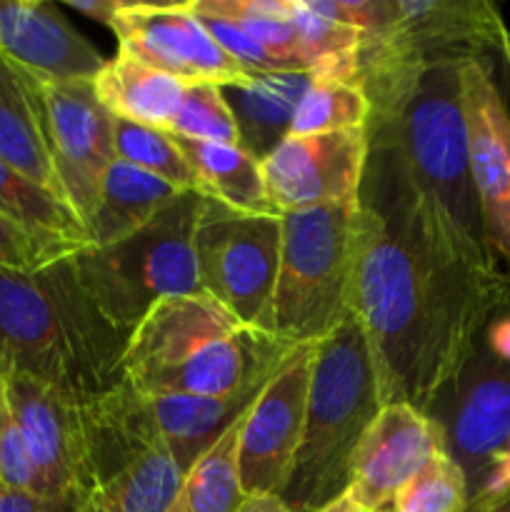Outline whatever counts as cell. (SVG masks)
<instances>
[{"mask_svg": "<svg viewBox=\"0 0 510 512\" xmlns=\"http://www.w3.org/2000/svg\"><path fill=\"white\" fill-rule=\"evenodd\" d=\"M508 303V278L443 263L360 200L350 235V318L363 333L380 405L408 403L433 415Z\"/></svg>", "mask_w": 510, "mask_h": 512, "instance_id": "obj_1", "label": "cell"}, {"mask_svg": "<svg viewBox=\"0 0 510 512\" xmlns=\"http://www.w3.org/2000/svg\"><path fill=\"white\" fill-rule=\"evenodd\" d=\"M370 153L385 160L390 198H360L403 225L443 263L505 278L485 245L470 173L460 65H433L368 85Z\"/></svg>", "mask_w": 510, "mask_h": 512, "instance_id": "obj_2", "label": "cell"}, {"mask_svg": "<svg viewBox=\"0 0 510 512\" xmlns=\"http://www.w3.org/2000/svg\"><path fill=\"white\" fill-rule=\"evenodd\" d=\"M208 293L163 298L125 340L120 380L140 395L228 398L258 393L290 355Z\"/></svg>", "mask_w": 510, "mask_h": 512, "instance_id": "obj_3", "label": "cell"}, {"mask_svg": "<svg viewBox=\"0 0 510 512\" xmlns=\"http://www.w3.org/2000/svg\"><path fill=\"white\" fill-rule=\"evenodd\" d=\"M68 258L38 270L0 268V360L8 373L93 400L120 383L128 338L93 308Z\"/></svg>", "mask_w": 510, "mask_h": 512, "instance_id": "obj_4", "label": "cell"}, {"mask_svg": "<svg viewBox=\"0 0 510 512\" xmlns=\"http://www.w3.org/2000/svg\"><path fill=\"white\" fill-rule=\"evenodd\" d=\"M378 410L368 348L350 318L315 345L303 440L280 495L285 505L295 512H318L345 493L353 450Z\"/></svg>", "mask_w": 510, "mask_h": 512, "instance_id": "obj_5", "label": "cell"}, {"mask_svg": "<svg viewBox=\"0 0 510 512\" xmlns=\"http://www.w3.org/2000/svg\"><path fill=\"white\" fill-rule=\"evenodd\" d=\"M200 203L203 195L183 193L130 238L68 258L93 308L125 338L158 300L205 293L193 248Z\"/></svg>", "mask_w": 510, "mask_h": 512, "instance_id": "obj_6", "label": "cell"}, {"mask_svg": "<svg viewBox=\"0 0 510 512\" xmlns=\"http://www.w3.org/2000/svg\"><path fill=\"white\" fill-rule=\"evenodd\" d=\"M360 198L280 213L283 245L268 333L290 348L318 345L350 320V235Z\"/></svg>", "mask_w": 510, "mask_h": 512, "instance_id": "obj_7", "label": "cell"}, {"mask_svg": "<svg viewBox=\"0 0 510 512\" xmlns=\"http://www.w3.org/2000/svg\"><path fill=\"white\" fill-rule=\"evenodd\" d=\"M498 8L485 0H380V18L363 35L360 83L418 73L433 65L488 60L508 40Z\"/></svg>", "mask_w": 510, "mask_h": 512, "instance_id": "obj_8", "label": "cell"}, {"mask_svg": "<svg viewBox=\"0 0 510 512\" xmlns=\"http://www.w3.org/2000/svg\"><path fill=\"white\" fill-rule=\"evenodd\" d=\"M283 245L278 215L235 213L203 198L193 248L200 285L240 323L268 333Z\"/></svg>", "mask_w": 510, "mask_h": 512, "instance_id": "obj_9", "label": "cell"}, {"mask_svg": "<svg viewBox=\"0 0 510 512\" xmlns=\"http://www.w3.org/2000/svg\"><path fill=\"white\" fill-rule=\"evenodd\" d=\"M10 418L18 425L43 498L85 503L95 488V440L88 403L23 373H8Z\"/></svg>", "mask_w": 510, "mask_h": 512, "instance_id": "obj_10", "label": "cell"}, {"mask_svg": "<svg viewBox=\"0 0 510 512\" xmlns=\"http://www.w3.org/2000/svg\"><path fill=\"white\" fill-rule=\"evenodd\" d=\"M315 345L290 350L245 413L238 435V478L248 495H283L305 428Z\"/></svg>", "mask_w": 510, "mask_h": 512, "instance_id": "obj_11", "label": "cell"}, {"mask_svg": "<svg viewBox=\"0 0 510 512\" xmlns=\"http://www.w3.org/2000/svg\"><path fill=\"white\" fill-rule=\"evenodd\" d=\"M50 158L60 193L88 230L103 180L115 163L113 115L93 93V80L38 85Z\"/></svg>", "mask_w": 510, "mask_h": 512, "instance_id": "obj_12", "label": "cell"}, {"mask_svg": "<svg viewBox=\"0 0 510 512\" xmlns=\"http://www.w3.org/2000/svg\"><path fill=\"white\" fill-rule=\"evenodd\" d=\"M108 30L118 38L120 53L188 85L243 88L253 80L248 70L215 45L188 3L158 5L123 0Z\"/></svg>", "mask_w": 510, "mask_h": 512, "instance_id": "obj_13", "label": "cell"}, {"mask_svg": "<svg viewBox=\"0 0 510 512\" xmlns=\"http://www.w3.org/2000/svg\"><path fill=\"white\" fill-rule=\"evenodd\" d=\"M368 158V128L288 135L263 160L270 203L290 213L358 200Z\"/></svg>", "mask_w": 510, "mask_h": 512, "instance_id": "obj_14", "label": "cell"}, {"mask_svg": "<svg viewBox=\"0 0 510 512\" xmlns=\"http://www.w3.org/2000/svg\"><path fill=\"white\" fill-rule=\"evenodd\" d=\"M460 103L485 245L510 280V115L485 60L460 65Z\"/></svg>", "mask_w": 510, "mask_h": 512, "instance_id": "obj_15", "label": "cell"}, {"mask_svg": "<svg viewBox=\"0 0 510 512\" xmlns=\"http://www.w3.org/2000/svg\"><path fill=\"white\" fill-rule=\"evenodd\" d=\"M445 448L443 425L408 403L380 405L348 468V495L358 512H390L400 490Z\"/></svg>", "mask_w": 510, "mask_h": 512, "instance_id": "obj_16", "label": "cell"}, {"mask_svg": "<svg viewBox=\"0 0 510 512\" xmlns=\"http://www.w3.org/2000/svg\"><path fill=\"white\" fill-rule=\"evenodd\" d=\"M0 58L38 85L93 80L105 58L45 0H0Z\"/></svg>", "mask_w": 510, "mask_h": 512, "instance_id": "obj_17", "label": "cell"}, {"mask_svg": "<svg viewBox=\"0 0 510 512\" xmlns=\"http://www.w3.org/2000/svg\"><path fill=\"white\" fill-rule=\"evenodd\" d=\"M450 388L453 403L438 423L470 488L510 440V365L475 350Z\"/></svg>", "mask_w": 510, "mask_h": 512, "instance_id": "obj_18", "label": "cell"}, {"mask_svg": "<svg viewBox=\"0 0 510 512\" xmlns=\"http://www.w3.org/2000/svg\"><path fill=\"white\" fill-rule=\"evenodd\" d=\"M125 390L140 423L170 450L185 473L223 438L225 430L253 405L260 393L258 390V393H238L228 398H190V395H140L128 385Z\"/></svg>", "mask_w": 510, "mask_h": 512, "instance_id": "obj_19", "label": "cell"}, {"mask_svg": "<svg viewBox=\"0 0 510 512\" xmlns=\"http://www.w3.org/2000/svg\"><path fill=\"white\" fill-rule=\"evenodd\" d=\"M0 158L35 185L63 198L50 158L38 83L5 58H0Z\"/></svg>", "mask_w": 510, "mask_h": 512, "instance_id": "obj_20", "label": "cell"}, {"mask_svg": "<svg viewBox=\"0 0 510 512\" xmlns=\"http://www.w3.org/2000/svg\"><path fill=\"white\" fill-rule=\"evenodd\" d=\"M183 80L120 53L105 60L93 78V93L115 120L168 130L183 103Z\"/></svg>", "mask_w": 510, "mask_h": 512, "instance_id": "obj_21", "label": "cell"}, {"mask_svg": "<svg viewBox=\"0 0 510 512\" xmlns=\"http://www.w3.org/2000/svg\"><path fill=\"white\" fill-rule=\"evenodd\" d=\"M183 193L185 190L173 188L158 175L115 160L105 175L100 200L88 223L90 245L105 248V245L130 238L153 223Z\"/></svg>", "mask_w": 510, "mask_h": 512, "instance_id": "obj_22", "label": "cell"}, {"mask_svg": "<svg viewBox=\"0 0 510 512\" xmlns=\"http://www.w3.org/2000/svg\"><path fill=\"white\" fill-rule=\"evenodd\" d=\"M185 160L198 180V193L235 213L278 215L268 198L263 163L243 145L198 143L175 135Z\"/></svg>", "mask_w": 510, "mask_h": 512, "instance_id": "obj_23", "label": "cell"}, {"mask_svg": "<svg viewBox=\"0 0 510 512\" xmlns=\"http://www.w3.org/2000/svg\"><path fill=\"white\" fill-rule=\"evenodd\" d=\"M313 73L253 75L243 88H223L240 130V145L260 163L288 138L295 108Z\"/></svg>", "mask_w": 510, "mask_h": 512, "instance_id": "obj_24", "label": "cell"}, {"mask_svg": "<svg viewBox=\"0 0 510 512\" xmlns=\"http://www.w3.org/2000/svg\"><path fill=\"white\" fill-rule=\"evenodd\" d=\"M0 213L50 243L68 245L73 250L90 245L88 230L73 208L63 198L25 178L3 158H0Z\"/></svg>", "mask_w": 510, "mask_h": 512, "instance_id": "obj_25", "label": "cell"}, {"mask_svg": "<svg viewBox=\"0 0 510 512\" xmlns=\"http://www.w3.org/2000/svg\"><path fill=\"white\" fill-rule=\"evenodd\" d=\"M245 413L185 473L173 503L165 512H238L245 500L238 478V435Z\"/></svg>", "mask_w": 510, "mask_h": 512, "instance_id": "obj_26", "label": "cell"}, {"mask_svg": "<svg viewBox=\"0 0 510 512\" xmlns=\"http://www.w3.org/2000/svg\"><path fill=\"white\" fill-rule=\"evenodd\" d=\"M373 103L360 78L310 75V83L295 108L288 135H315L330 130L368 128Z\"/></svg>", "mask_w": 510, "mask_h": 512, "instance_id": "obj_27", "label": "cell"}, {"mask_svg": "<svg viewBox=\"0 0 510 512\" xmlns=\"http://www.w3.org/2000/svg\"><path fill=\"white\" fill-rule=\"evenodd\" d=\"M208 3L218 13L235 20L285 70L310 73L298 30L290 20L288 0H208Z\"/></svg>", "mask_w": 510, "mask_h": 512, "instance_id": "obj_28", "label": "cell"}, {"mask_svg": "<svg viewBox=\"0 0 510 512\" xmlns=\"http://www.w3.org/2000/svg\"><path fill=\"white\" fill-rule=\"evenodd\" d=\"M115 158L135 165L150 175L170 183L185 193H198V180L193 168L185 160L183 150L175 143V135L168 130L148 128V125L125 123L113 118ZM200 195V193H198Z\"/></svg>", "mask_w": 510, "mask_h": 512, "instance_id": "obj_29", "label": "cell"}, {"mask_svg": "<svg viewBox=\"0 0 510 512\" xmlns=\"http://www.w3.org/2000/svg\"><path fill=\"white\" fill-rule=\"evenodd\" d=\"M170 133L198 143L240 145L238 120L223 88L213 83L185 85L183 103L175 113Z\"/></svg>", "mask_w": 510, "mask_h": 512, "instance_id": "obj_30", "label": "cell"}, {"mask_svg": "<svg viewBox=\"0 0 510 512\" xmlns=\"http://www.w3.org/2000/svg\"><path fill=\"white\" fill-rule=\"evenodd\" d=\"M470 488L463 468L440 453L393 500L390 512H465Z\"/></svg>", "mask_w": 510, "mask_h": 512, "instance_id": "obj_31", "label": "cell"}, {"mask_svg": "<svg viewBox=\"0 0 510 512\" xmlns=\"http://www.w3.org/2000/svg\"><path fill=\"white\" fill-rule=\"evenodd\" d=\"M190 10H193L195 18L200 20L205 30H208L210 38L215 40L220 50L228 55L230 60L240 65L243 70H248L250 75H265V73H293V70H285L278 60L270 53H265L243 28H240L235 20H230L228 15L218 13L208 0H188Z\"/></svg>", "mask_w": 510, "mask_h": 512, "instance_id": "obj_32", "label": "cell"}, {"mask_svg": "<svg viewBox=\"0 0 510 512\" xmlns=\"http://www.w3.org/2000/svg\"><path fill=\"white\" fill-rule=\"evenodd\" d=\"M73 253H78V250L38 238L23 225L10 220L5 213H0V268L38 270Z\"/></svg>", "mask_w": 510, "mask_h": 512, "instance_id": "obj_33", "label": "cell"}, {"mask_svg": "<svg viewBox=\"0 0 510 512\" xmlns=\"http://www.w3.org/2000/svg\"><path fill=\"white\" fill-rule=\"evenodd\" d=\"M0 485L8 490L40 495L38 470H35L33 455H30L28 445H25L13 418L0 430Z\"/></svg>", "mask_w": 510, "mask_h": 512, "instance_id": "obj_34", "label": "cell"}, {"mask_svg": "<svg viewBox=\"0 0 510 512\" xmlns=\"http://www.w3.org/2000/svg\"><path fill=\"white\" fill-rule=\"evenodd\" d=\"M80 500L43 498V495L20 493L0 485V512H80Z\"/></svg>", "mask_w": 510, "mask_h": 512, "instance_id": "obj_35", "label": "cell"}, {"mask_svg": "<svg viewBox=\"0 0 510 512\" xmlns=\"http://www.w3.org/2000/svg\"><path fill=\"white\" fill-rule=\"evenodd\" d=\"M485 353L498 363L510 365V315H498L483 330Z\"/></svg>", "mask_w": 510, "mask_h": 512, "instance_id": "obj_36", "label": "cell"}, {"mask_svg": "<svg viewBox=\"0 0 510 512\" xmlns=\"http://www.w3.org/2000/svg\"><path fill=\"white\" fill-rule=\"evenodd\" d=\"M68 8H73L75 13L85 15V18L95 20V23L110 28L113 23V15L118 13V8L123 5V0H68Z\"/></svg>", "mask_w": 510, "mask_h": 512, "instance_id": "obj_37", "label": "cell"}, {"mask_svg": "<svg viewBox=\"0 0 510 512\" xmlns=\"http://www.w3.org/2000/svg\"><path fill=\"white\" fill-rule=\"evenodd\" d=\"M238 512H295L280 495H248Z\"/></svg>", "mask_w": 510, "mask_h": 512, "instance_id": "obj_38", "label": "cell"}, {"mask_svg": "<svg viewBox=\"0 0 510 512\" xmlns=\"http://www.w3.org/2000/svg\"><path fill=\"white\" fill-rule=\"evenodd\" d=\"M490 60H498L500 70H503V80H508L505 85H498V83H495V85H498L500 98H503L505 108H508V115H510V38L505 40V43L500 45V48L495 50L493 55H490Z\"/></svg>", "mask_w": 510, "mask_h": 512, "instance_id": "obj_39", "label": "cell"}, {"mask_svg": "<svg viewBox=\"0 0 510 512\" xmlns=\"http://www.w3.org/2000/svg\"><path fill=\"white\" fill-rule=\"evenodd\" d=\"M8 378V375H5ZM5 378H0V430L10 423V405H8V385Z\"/></svg>", "mask_w": 510, "mask_h": 512, "instance_id": "obj_40", "label": "cell"}, {"mask_svg": "<svg viewBox=\"0 0 510 512\" xmlns=\"http://www.w3.org/2000/svg\"><path fill=\"white\" fill-rule=\"evenodd\" d=\"M318 512H358V510H355V505L350 503L348 495L343 493V495H340L338 500H333V503L325 505V508H323V510H318Z\"/></svg>", "mask_w": 510, "mask_h": 512, "instance_id": "obj_41", "label": "cell"}, {"mask_svg": "<svg viewBox=\"0 0 510 512\" xmlns=\"http://www.w3.org/2000/svg\"><path fill=\"white\" fill-rule=\"evenodd\" d=\"M465 512H510V498L500 500V503L483 505V508H468Z\"/></svg>", "mask_w": 510, "mask_h": 512, "instance_id": "obj_42", "label": "cell"}, {"mask_svg": "<svg viewBox=\"0 0 510 512\" xmlns=\"http://www.w3.org/2000/svg\"><path fill=\"white\" fill-rule=\"evenodd\" d=\"M5 375H8V368H5V363L0 360V378H5Z\"/></svg>", "mask_w": 510, "mask_h": 512, "instance_id": "obj_43", "label": "cell"}]
</instances>
